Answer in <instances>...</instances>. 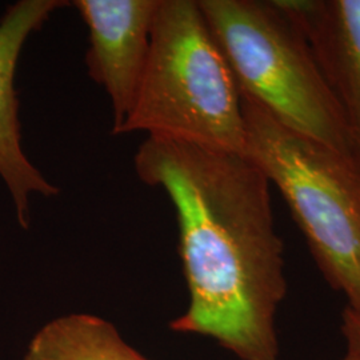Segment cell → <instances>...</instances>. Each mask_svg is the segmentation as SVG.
Instances as JSON below:
<instances>
[{"label": "cell", "mask_w": 360, "mask_h": 360, "mask_svg": "<svg viewBox=\"0 0 360 360\" xmlns=\"http://www.w3.org/2000/svg\"><path fill=\"white\" fill-rule=\"evenodd\" d=\"M134 166L178 220L190 304L169 328L211 338L238 359L278 360L287 281L266 175L247 155L153 136Z\"/></svg>", "instance_id": "obj_1"}, {"label": "cell", "mask_w": 360, "mask_h": 360, "mask_svg": "<svg viewBox=\"0 0 360 360\" xmlns=\"http://www.w3.org/2000/svg\"><path fill=\"white\" fill-rule=\"evenodd\" d=\"M139 131L245 154L240 92L195 0H160L138 96L114 135Z\"/></svg>", "instance_id": "obj_2"}, {"label": "cell", "mask_w": 360, "mask_h": 360, "mask_svg": "<svg viewBox=\"0 0 360 360\" xmlns=\"http://www.w3.org/2000/svg\"><path fill=\"white\" fill-rule=\"evenodd\" d=\"M242 96L349 159L347 135L309 39L281 0H199Z\"/></svg>", "instance_id": "obj_3"}, {"label": "cell", "mask_w": 360, "mask_h": 360, "mask_svg": "<svg viewBox=\"0 0 360 360\" xmlns=\"http://www.w3.org/2000/svg\"><path fill=\"white\" fill-rule=\"evenodd\" d=\"M245 151L282 193L327 282L360 316V175L343 155L242 96Z\"/></svg>", "instance_id": "obj_4"}, {"label": "cell", "mask_w": 360, "mask_h": 360, "mask_svg": "<svg viewBox=\"0 0 360 360\" xmlns=\"http://www.w3.org/2000/svg\"><path fill=\"white\" fill-rule=\"evenodd\" d=\"M74 6L89 27L86 63L111 101L114 134L138 96L160 0H77Z\"/></svg>", "instance_id": "obj_5"}, {"label": "cell", "mask_w": 360, "mask_h": 360, "mask_svg": "<svg viewBox=\"0 0 360 360\" xmlns=\"http://www.w3.org/2000/svg\"><path fill=\"white\" fill-rule=\"evenodd\" d=\"M67 4L62 0H20L0 19V178L11 195L16 219L26 230L31 221L32 195L51 198L59 188L23 151L15 74L27 39Z\"/></svg>", "instance_id": "obj_6"}, {"label": "cell", "mask_w": 360, "mask_h": 360, "mask_svg": "<svg viewBox=\"0 0 360 360\" xmlns=\"http://www.w3.org/2000/svg\"><path fill=\"white\" fill-rule=\"evenodd\" d=\"M309 39L360 175V0H281Z\"/></svg>", "instance_id": "obj_7"}, {"label": "cell", "mask_w": 360, "mask_h": 360, "mask_svg": "<svg viewBox=\"0 0 360 360\" xmlns=\"http://www.w3.org/2000/svg\"><path fill=\"white\" fill-rule=\"evenodd\" d=\"M25 360H150L112 323L89 314L59 316L31 339Z\"/></svg>", "instance_id": "obj_8"}, {"label": "cell", "mask_w": 360, "mask_h": 360, "mask_svg": "<svg viewBox=\"0 0 360 360\" xmlns=\"http://www.w3.org/2000/svg\"><path fill=\"white\" fill-rule=\"evenodd\" d=\"M342 334L347 343V352L360 355V316L351 309L343 311Z\"/></svg>", "instance_id": "obj_9"}, {"label": "cell", "mask_w": 360, "mask_h": 360, "mask_svg": "<svg viewBox=\"0 0 360 360\" xmlns=\"http://www.w3.org/2000/svg\"><path fill=\"white\" fill-rule=\"evenodd\" d=\"M342 360H360V355L352 354V352H347V354H346V356H345Z\"/></svg>", "instance_id": "obj_10"}]
</instances>
